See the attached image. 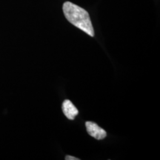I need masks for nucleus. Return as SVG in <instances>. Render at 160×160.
Returning <instances> with one entry per match:
<instances>
[{
    "label": "nucleus",
    "instance_id": "obj_1",
    "mask_svg": "<svg viewBox=\"0 0 160 160\" xmlns=\"http://www.w3.org/2000/svg\"><path fill=\"white\" fill-rule=\"evenodd\" d=\"M62 10L65 18L70 23L91 37H94V30L88 12L86 10L71 2H65L63 4Z\"/></svg>",
    "mask_w": 160,
    "mask_h": 160
},
{
    "label": "nucleus",
    "instance_id": "obj_4",
    "mask_svg": "<svg viewBox=\"0 0 160 160\" xmlns=\"http://www.w3.org/2000/svg\"><path fill=\"white\" fill-rule=\"evenodd\" d=\"M65 159L66 160H79V159H78V158L72 157V156H66Z\"/></svg>",
    "mask_w": 160,
    "mask_h": 160
},
{
    "label": "nucleus",
    "instance_id": "obj_3",
    "mask_svg": "<svg viewBox=\"0 0 160 160\" xmlns=\"http://www.w3.org/2000/svg\"><path fill=\"white\" fill-rule=\"evenodd\" d=\"M62 108L64 114H65V117L70 120L74 119L76 116H77L78 113H79L78 109L75 107V105L72 103V102L70 101L68 99H66L63 102Z\"/></svg>",
    "mask_w": 160,
    "mask_h": 160
},
{
    "label": "nucleus",
    "instance_id": "obj_2",
    "mask_svg": "<svg viewBox=\"0 0 160 160\" xmlns=\"http://www.w3.org/2000/svg\"><path fill=\"white\" fill-rule=\"evenodd\" d=\"M86 129H87L88 133L92 137L95 138L96 139L101 140L105 139L107 136L106 131L105 130L100 128L97 124L93 122H85Z\"/></svg>",
    "mask_w": 160,
    "mask_h": 160
}]
</instances>
